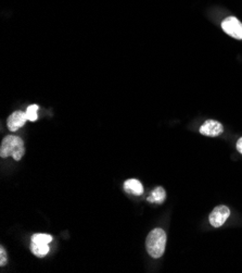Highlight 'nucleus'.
<instances>
[{"label":"nucleus","instance_id":"obj_1","mask_svg":"<svg viewBox=\"0 0 242 273\" xmlns=\"http://www.w3.org/2000/svg\"><path fill=\"white\" fill-rule=\"evenodd\" d=\"M166 246V233L163 229H155L147 236L146 247L152 258L162 257Z\"/></svg>","mask_w":242,"mask_h":273},{"label":"nucleus","instance_id":"obj_2","mask_svg":"<svg viewBox=\"0 0 242 273\" xmlns=\"http://www.w3.org/2000/svg\"><path fill=\"white\" fill-rule=\"evenodd\" d=\"M25 154L24 143L21 138L16 135H8L3 140L0 146V156L2 158L12 157L14 160L19 161Z\"/></svg>","mask_w":242,"mask_h":273},{"label":"nucleus","instance_id":"obj_3","mask_svg":"<svg viewBox=\"0 0 242 273\" xmlns=\"http://www.w3.org/2000/svg\"><path fill=\"white\" fill-rule=\"evenodd\" d=\"M229 215H230L229 208L227 206L221 205L215 207L213 211L211 212L209 221L213 228H221L225 223L226 220L229 218Z\"/></svg>","mask_w":242,"mask_h":273},{"label":"nucleus","instance_id":"obj_4","mask_svg":"<svg viewBox=\"0 0 242 273\" xmlns=\"http://www.w3.org/2000/svg\"><path fill=\"white\" fill-rule=\"evenodd\" d=\"M223 31L236 39H242V23L234 17L226 18L222 22Z\"/></svg>","mask_w":242,"mask_h":273},{"label":"nucleus","instance_id":"obj_5","mask_svg":"<svg viewBox=\"0 0 242 273\" xmlns=\"http://www.w3.org/2000/svg\"><path fill=\"white\" fill-rule=\"evenodd\" d=\"M223 132L224 126L215 120H207L200 127V133L204 136H210V138H216Z\"/></svg>","mask_w":242,"mask_h":273},{"label":"nucleus","instance_id":"obj_6","mask_svg":"<svg viewBox=\"0 0 242 273\" xmlns=\"http://www.w3.org/2000/svg\"><path fill=\"white\" fill-rule=\"evenodd\" d=\"M27 121L26 113L23 111H14L7 120V125L11 132H17Z\"/></svg>","mask_w":242,"mask_h":273},{"label":"nucleus","instance_id":"obj_7","mask_svg":"<svg viewBox=\"0 0 242 273\" xmlns=\"http://www.w3.org/2000/svg\"><path fill=\"white\" fill-rule=\"evenodd\" d=\"M124 190L129 194H134V195L140 196L143 193V186L140 183V181H138V179L130 178L124 183Z\"/></svg>","mask_w":242,"mask_h":273},{"label":"nucleus","instance_id":"obj_8","mask_svg":"<svg viewBox=\"0 0 242 273\" xmlns=\"http://www.w3.org/2000/svg\"><path fill=\"white\" fill-rule=\"evenodd\" d=\"M165 198H166L165 190L163 188H161V186H158V188H156L151 192V195L148 197V202L162 204Z\"/></svg>","mask_w":242,"mask_h":273},{"label":"nucleus","instance_id":"obj_9","mask_svg":"<svg viewBox=\"0 0 242 273\" xmlns=\"http://www.w3.org/2000/svg\"><path fill=\"white\" fill-rule=\"evenodd\" d=\"M31 250L35 256L42 258L49 253V246H48V244H37V243L32 242Z\"/></svg>","mask_w":242,"mask_h":273},{"label":"nucleus","instance_id":"obj_10","mask_svg":"<svg viewBox=\"0 0 242 273\" xmlns=\"http://www.w3.org/2000/svg\"><path fill=\"white\" fill-rule=\"evenodd\" d=\"M38 109H39V107L37 105H31L27 108L25 113H26V117H27L28 121L34 122V121L37 120V118H38V116H37Z\"/></svg>","mask_w":242,"mask_h":273},{"label":"nucleus","instance_id":"obj_11","mask_svg":"<svg viewBox=\"0 0 242 273\" xmlns=\"http://www.w3.org/2000/svg\"><path fill=\"white\" fill-rule=\"evenodd\" d=\"M51 241H53V236L49 234H35L32 238V242L37 244H49Z\"/></svg>","mask_w":242,"mask_h":273},{"label":"nucleus","instance_id":"obj_12","mask_svg":"<svg viewBox=\"0 0 242 273\" xmlns=\"http://www.w3.org/2000/svg\"><path fill=\"white\" fill-rule=\"evenodd\" d=\"M7 261H8V256H7L5 248L2 246L0 247V265L4 267V265L7 264Z\"/></svg>","mask_w":242,"mask_h":273},{"label":"nucleus","instance_id":"obj_13","mask_svg":"<svg viewBox=\"0 0 242 273\" xmlns=\"http://www.w3.org/2000/svg\"><path fill=\"white\" fill-rule=\"evenodd\" d=\"M237 149H238V152L242 155V138L239 139L237 142Z\"/></svg>","mask_w":242,"mask_h":273}]
</instances>
